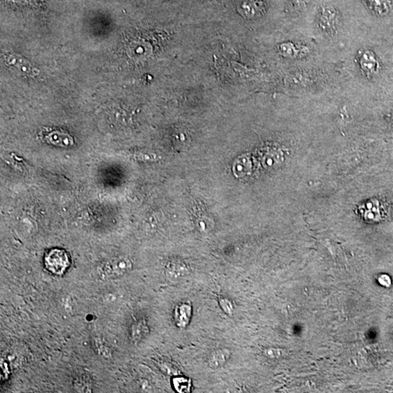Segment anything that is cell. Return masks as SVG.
Returning <instances> with one entry per match:
<instances>
[{"instance_id": "obj_1", "label": "cell", "mask_w": 393, "mask_h": 393, "mask_svg": "<svg viewBox=\"0 0 393 393\" xmlns=\"http://www.w3.org/2000/svg\"><path fill=\"white\" fill-rule=\"evenodd\" d=\"M131 269L132 264L128 259H114L98 268V276L104 280H115L127 274Z\"/></svg>"}, {"instance_id": "obj_2", "label": "cell", "mask_w": 393, "mask_h": 393, "mask_svg": "<svg viewBox=\"0 0 393 393\" xmlns=\"http://www.w3.org/2000/svg\"><path fill=\"white\" fill-rule=\"evenodd\" d=\"M70 265L67 253L62 249H52L45 257V266L51 274L62 275Z\"/></svg>"}, {"instance_id": "obj_3", "label": "cell", "mask_w": 393, "mask_h": 393, "mask_svg": "<svg viewBox=\"0 0 393 393\" xmlns=\"http://www.w3.org/2000/svg\"><path fill=\"white\" fill-rule=\"evenodd\" d=\"M190 273L189 266L181 261H171L166 266V278L171 283H178L188 277Z\"/></svg>"}, {"instance_id": "obj_4", "label": "cell", "mask_w": 393, "mask_h": 393, "mask_svg": "<svg viewBox=\"0 0 393 393\" xmlns=\"http://www.w3.org/2000/svg\"><path fill=\"white\" fill-rule=\"evenodd\" d=\"M192 315V307L190 302H183L175 308L174 320L178 328L184 329L190 324Z\"/></svg>"}, {"instance_id": "obj_5", "label": "cell", "mask_w": 393, "mask_h": 393, "mask_svg": "<svg viewBox=\"0 0 393 393\" xmlns=\"http://www.w3.org/2000/svg\"><path fill=\"white\" fill-rule=\"evenodd\" d=\"M231 357V351L226 348L215 349L209 355L207 358L208 366L211 368H221L227 363Z\"/></svg>"}, {"instance_id": "obj_6", "label": "cell", "mask_w": 393, "mask_h": 393, "mask_svg": "<svg viewBox=\"0 0 393 393\" xmlns=\"http://www.w3.org/2000/svg\"><path fill=\"white\" fill-rule=\"evenodd\" d=\"M149 332L150 329H149L148 325H147L146 321L141 319L136 320L131 325L130 335L133 342L138 343L146 337Z\"/></svg>"}, {"instance_id": "obj_7", "label": "cell", "mask_w": 393, "mask_h": 393, "mask_svg": "<svg viewBox=\"0 0 393 393\" xmlns=\"http://www.w3.org/2000/svg\"><path fill=\"white\" fill-rule=\"evenodd\" d=\"M172 387L176 392H190L192 389V381L188 377L181 375L174 376L173 377Z\"/></svg>"}, {"instance_id": "obj_8", "label": "cell", "mask_w": 393, "mask_h": 393, "mask_svg": "<svg viewBox=\"0 0 393 393\" xmlns=\"http://www.w3.org/2000/svg\"><path fill=\"white\" fill-rule=\"evenodd\" d=\"M367 2L375 11L380 13L388 11L392 4V0H367Z\"/></svg>"}, {"instance_id": "obj_9", "label": "cell", "mask_w": 393, "mask_h": 393, "mask_svg": "<svg viewBox=\"0 0 393 393\" xmlns=\"http://www.w3.org/2000/svg\"><path fill=\"white\" fill-rule=\"evenodd\" d=\"M219 305L221 311L227 316H233L235 313V306L233 302L226 297H221L219 299Z\"/></svg>"}, {"instance_id": "obj_10", "label": "cell", "mask_w": 393, "mask_h": 393, "mask_svg": "<svg viewBox=\"0 0 393 393\" xmlns=\"http://www.w3.org/2000/svg\"><path fill=\"white\" fill-rule=\"evenodd\" d=\"M95 346H96L98 354L100 355V356H101L102 358L106 361H110L112 358V353H111L108 346L106 345V344L101 341L98 340L95 342Z\"/></svg>"}, {"instance_id": "obj_11", "label": "cell", "mask_w": 393, "mask_h": 393, "mask_svg": "<svg viewBox=\"0 0 393 393\" xmlns=\"http://www.w3.org/2000/svg\"><path fill=\"white\" fill-rule=\"evenodd\" d=\"M161 366H162V370L166 372V374H168V375H173L174 377V376L179 375V370L176 367L173 366L172 365L169 364V363H164Z\"/></svg>"}]
</instances>
